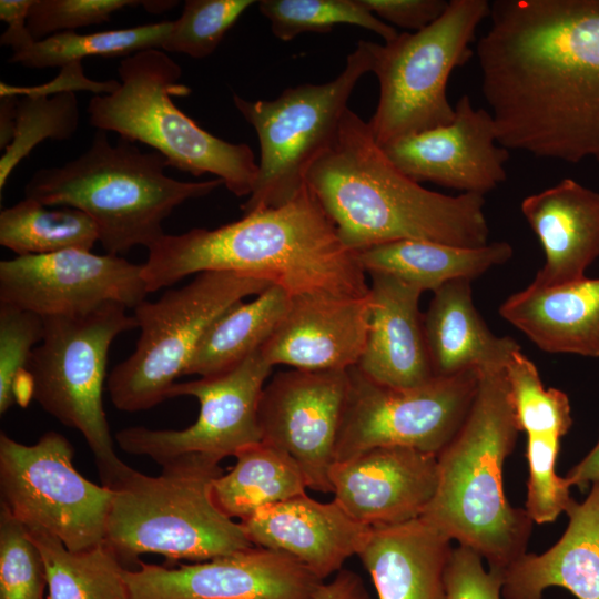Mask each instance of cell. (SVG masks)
Masks as SVG:
<instances>
[{
  "label": "cell",
  "mask_w": 599,
  "mask_h": 599,
  "mask_svg": "<svg viewBox=\"0 0 599 599\" xmlns=\"http://www.w3.org/2000/svg\"><path fill=\"white\" fill-rule=\"evenodd\" d=\"M476 44L507 150L599 162V0H496Z\"/></svg>",
  "instance_id": "cell-1"
},
{
  "label": "cell",
  "mask_w": 599,
  "mask_h": 599,
  "mask_svg": "<svg viewBox=\"0 0 599 599\" xmlns=\"http://www.w3.org/2000/svg\"><path fill=\"white\" fill-rule=\"evenodd\" d=\"M483 558L458 545L451 549L446 572V599H501L502 571L486 569Z\"/></svg>",
  "instance_id": "cell-42"
},
{
  "label": "cell",
  "mask_w": 599,
  "mask_h": 599,
  "mask_svg": "<svg viewBox=\"0 0 599 599\" xmlns=\"http://www.w3.org/2000/svg\"><path fill=\"white\" fill-rule=\"evenodd\" d=\"M356 253L365 273L388 274L423 292H435L448 282L473 281L507 263L514 250L504 241L464 247L427 240H400Z\"/></svg>",
  "instance_id": "cell-28"
},
{
  "label": "cell",
  "mask_w": 599,
  "mask_h": 599,
  "mask_svg": "<svg viewBox=\"0 0 599 599\" xmlns=\"http://www.w3.org/2000/svg\"><path fill=\"white\" fill-rule=\"evenodd\" d=\"M369 296L305 294L291 297L277 327L261 347L264 359L304 370H347L367 339Z\"/></svg>",
  "instance_id": "cell-20"
},
{
  "label": "cell",
  "mask_w": 599,
  "mask_h": 599,
  "mask_svg": "<svg viewBox=\"0 0 599 599\" xmlns=\"http://www.w3.org/2000/svg\"><path fill=\"white\" fill-rule=\"evenodd\" d=\"M32 0H1L0 19L8 23L0 38L2 45L11 47L13 53L28 49L35 40L32 38L27 19Z\"/></svg>",
  "instance_id": "cell-45"
},
{
  "label": "cell",
  "mask_w": 599,
  "mask_h": 599,
  "mask_svg": "<svg viewBox=\"0 0 599 599\" xmlns=\"http://www.w3.org/2000/svg\"><path fill=\"white\" fill-rule=\"evenodd\" d=\"M73 456L70 441L54 430L33 445L0 434L1 504L28 529L78 551L104 544L114 490L83 477Z\"/></svg>",
  "instance_id": "cell-12"
},
{
  "label": "cell",
  "mask_w": 599,
  "mask_h": 599,
  "mask_svg": "<svg viewBox=\"0 0 599 599\" xmlns=\"http://www.w3.org/2000/svg\"><path fill=\"white\" fill-rule=\"evenodd\" d=\"M28 530L45 565L44 599H129L125 567L105 542L72 551L48 532Z\"/></svg>",
  "instance_id": "cell-31"
},
{
  "label": "cell",
  "mask_w": 599,
  "mask_h": 599,
  "mask_svg": "<svg viewBox=\"0 0 599 599\" xmlns=\"http://www.w3.org/2000/svg\"><path fill=\"white\" fill-rule=\"evenodd\" d=\"M369 276V325L356 367L374 382L390 387L427 383L435 375L419 311L423 291L388 274Z\"/></svg>",
  "instance_id": "cell-22"
},
{
  "label": "cell",
  "mask_w": 599,
  "mask_h": 599,
  "mask_svg": "<svg viewBox=\"0 0 599 599\" xmlns=\"http://www.w3.org/2000/svg\"><path fill=\"white\" fill-rule=\"evenodd\" d=\"M423 323L435 376L502 370L521 349L514 338L488 328L474 305L469 280H455L433 292Z\"/></svg>",
  "instance_id": "cell-27"
},
{
  "label": "cell",
  "mask_w": 599,
  "mask_h": 599,
  "mask_svg": "<svg viewBox=\"0 0 599 599\" xmlns=\"http://www.w3.org/2000/svg\"><path fill=\"white\" fill-rule=\"evenodd\" d=\"M141 3L134 0H32L27 26L38 41L60 32L104 23L113 12Z\"/></svg>",
  "instance_id": "cell-41"
},
{
  "label": "cell",
  "mask_w": 599,
  "mask_h": 599,
  "mask_svg": "<svg viewBox=\"0 0 599 599\" xmlns=\"http://www.w3.org/2000/svg\"><path fill=\"white\" fill-rule=\"evenodd\" d=\"M98 241L94 222L74 207L48 206L24 197L0 212V244L17 256L91 251Z\"/></svg>",
  "instance_id": "cell-32"
},
{
  "label": "cell",
  "mask_w": 599,
  "mask_h": 599,
  "mask_svg": "<svg viewBox=\"0 0 599 599\" xmlns=\"http://www.w3.org/2000/svg\"><path fill=\"white\" fill-rule=\"evenodd\" d=\"M451 540L423 518L372 527L357 557L378 599H446Z\"/></svg>",
  "instance_id": "cell-25"
},
{
  "label": "cell",
  "mask_w": 599,
  "mask_h": 599,
  "mask_svg": "<svg viewBox=\"0 0 599 599\" xmlns=\"http://www.w3.org/2000/svg\"><path fill=\"white\" fill-rule=\"evenodd\" d=\"M119 88L94 95L88 105L90 124L113 131L162 154L170 166L194 176L214 174L236 196H250L258 173L252 149L202 129L176 106L172 97L191 89L179 83L182 68L161 49L123 58Z\"/></svg>",
  "instance_id": "cell-7"
},
{
  "label": "cell",
  "mask_w": 599,
  "mask_h": 599,
  "mask_svg": "<svg viewBox=\"0 0 599 599\" xmlns=\"http://www.w3.org/2000/svg\"><path fill=\"white\" fill-rule=\"evenodd\" d=\"M44 335V318L33 312L0 303V413L16 400L21 375Z\"/></svg>",
  "instance_id": "cell-40"
},
{
  "label": "cell",
  "mask_w": 599,
  "mask_h": 599,
  "mask_svg": "<svg viewBox=\"0 0 599 599\" xmlns=\"http://www.w3.org/2000/svg\"><path fill=\"white\" fill-rule=\"evenodd\" d=\"M311 599H372L362 578L342 569L329 582H323Z\"/></svg>",
  "instance_id": "cell-46"
},
{
  "label": "cell",
  "mask_w": 599,
  "mask_h": 599,
  "mask_svg": "<svg viewBox=\"0 0 599 599\" xmlns=\"http://www.w3.org/2000/svg\"><path fill=\"white\" fill-rule=\"evenodd\" d=\"M17 95H1L0 101V148L6 149L12 141L17 119Z\"/></svg>",
  "instance_id": "cell-48"
},
{
  "label": "cell",
  "mask_w": 599,
  "mask_h": 599,
  "mask_svg": "<svg viewBox=\"0 0 599 599\" xmlns=\"http://www.w3.org/2000/svg\"><path fill=\"white\" fill-rule=\"evenodd\" d=\"M305 183L354 252L400 240L464 247L488 243L484 195L451 196L423 187L395 166L368 123L349 109Z\"/></svg>",
  "instance_id": "cell-3"
},
{
  "label": "cell",
  "mask_w": 599,
  "mask_h": 599,
  "mask_svg": "<svg viewBox=\"0 0 599 599\" xmlns=\"http://www.w3.org/2000/svg\"><path fill=\"white\" fill-rule=\"evenodd\" d=\"M272 368L258 349L226 372L175 383L167 398L193 396L200 404L191 426L180 430L128 427L115 439L125 453L148 456L161 466L192 455L219 463L235 456L262 440L258 406Z\"/></svg>",
  "instance_id": "cell-14"
},
{
  "label": "cell",
  "mask_w": 599,
  "mask_h": 599,
  "mask_svg": "<svg viewBox=\"0 0 599 599\" xmlns=\"http://www.w3.org/2000/svg\"><path fill=\"white\" fill-rule=\"evenodd\" d=\"M271 285L258 277L207 271L155 302H141L133 309L140 328L135 348L108 378L113 405L132 413L167 399L211 325L233 305Z\"/></svg>",
  "instance_id": "cell-10"
},
{
  "label": "cell",
  "mask_w": 599,
  "mask_h": 599,
  "mask_svg": "<svg viewBox=\"0 0 599 599\" xmlns=\"http://www.w3.org/2000/svg\"><path fill=\"white\" fill-rule=\"evenodd\" d=\"M489 13L486 0H451L428 27L375 44L379 98L367 123L379 146L453 122L455 108L446 94L449 75L474 55L470 44Z\"/></svg>",
  "instance_id": "cell-11"
},
{
  "label": "cell",
  "mask_w": 599,
  "mask_h": 599,
  "mask_svg": "<svg viewBox=\"0 0 599 599\" xmlns=\"http://www.w3.org/2000/svg\"><path fill=\"white\" fill-rule=\"evenodd\" d=\"M545 263L531 285L552 287L580 281L599 257V193L567 177L521 201Z\"/></svg>",
  "instance_id": "cell-23"
},
{
  "label": "cell",
  "mask_w": 599,
  "mask_h": 599,
  "mask_svg": "<svg viewBox=\"0 0 599 599\" xmlns=\"http://www.w3.org/2000/svg\"><path fill=\"white\" fill-rule=\"evenodd\" d=\"M142 264L70 248L0 262V303L44 317H78L109 303L128 309L146 300Z\"/></svg>",
  "instance_id": "cell-15"
},
{
  "label": "cell",
  "mask_w": 599,
  "mask_h": 599,
  "mask_svg": "<svg viewBox=\"0 0 599 599\" xmlns=\"http://www.w3.org/2000/svg\"><path fill=\"white\" fill-rule=\"evenodd\" d=\"M167 166L159 152H143L122 136L111 144L106 132L98 130L77 159L37 171L24 197L82 211L94 222L106 254L120 256L134 246L149 248L165 234L162 223L176 206L223 184L217 177L175 180L166 175Z\"/></svg>",
  "instance_id": "cell-5"
},
{
  "label": "cell",
  "mask_w": 599,
  "mask_h": 599,
  "mask_svg": "<svg viewBox=\"0 0 599 599\" xmlns=\"http://www.w3.org/2000/svg\"><path fill=\"white\" fill-rule=\"evenodd\" d=\"M78 124L75 93H60L51 98L22 95L18 99L14 135L0 160L1 192L12 170L38 143L45 139H70Z\"/></svg>",
  "instance_id": "cell-36"
},
{
  "label": "cell",
  "mask_w": 599,
  "mask_h": 599,
  "mask_svg": "<svg viewBox=\"0 0 599 599\" xmlns=\"http://www.w3.org/2000/svg\"><path fill=\"white\" fill-rule=\"evenodd\" d=\"M171 27L172 21L165 20L88 34L60 32L34 41L22 52L12 53L8 61L26 68L44 69L62 68L88 57L125 58L144 50H162Z\"/></svg>",
  "instance_id": "cell-33"
},
{
  "label": "cell",
  "mask_w": 599,
  "mask_h": 599,
  "mask_svg": "<svg viewBox=\"0 0 599 599\" xmlns=\"http://www.w3.org/2000/svg\"><path fill=\"white\" fill-rule=\"evenodd\" d=\"M120 85L118 80L94 81L84 75L81 61L71 62L61 68L57 78L52 81L33 87H16L7 83H0L1 95H43L60 93H75L80 90H87L95 95L113 93Z\"/></svg>",
  "instance_id": "cell-44"
},
{
  "label": "cell",
  "mask_w": 599,
  "mask_h": 599,
  "mask_svg": "<svg viewBox=\"0 0 599 599\" xmlns=\"http://www.w3.org/2000/svg\"><path fill=\"white\" fill-rule=\"evenodd\" d=\"M377 18L400 28L419 31L436 21L447 9L445 0H361Z\"/></svg>",
  "instance_id": "cell-43"
},
{
  "label": "cell",
  "mask_w": 599,
  "mask_h": 599,
  "mask_svg": "<svg viewBox=\"0 0 599 599\" xmlns=\"http://www.w3.org/2000/svg\"><path fill=\"white\" fill-rule=\"evenodd\" d=\"M238 522L254 546L291 557L322 580L358 555L372 529L335 500L322 502L306 493L264 506Z\"/></svg>",
  "instance_id": "cell-21"
},
{
  "label": "cell",
  "mask_w": 599,
  "mask_h": 599,
  "mask_svg": "<svg viewBox=\"0 0 599 599\" xmlns=\"http://www.w3.org/2000/svg\"><path fill=\"white\" fill-rule=\"evenodd\" d=\"M253 0H186L162 50L194 59L211 55Z\"/></svg>",
  "instance_id": "cell-37"
},
{
  "label": "cell",
  "mask_w": 599,
  "mask_h": 599,
  "mask_svg": "<svg viewBox=\"0 0 599 599\" xmlns=\"http://www.w3.org/2000/svg\"><path fill=\"white\" fill-rule=\"evenodd\" d=\"M519 433L505 369L479 372L463 425L437 455V489L420 517L502 572L527 552L534 525L504 491V464Z\"/></svg>",
  "instance_id": "cell-4"
},
{
  "label": "cell",
  "mask_w": 599,
  "mask_h": 599,
  "mask_svg": "<svg viewBox=\"0 0 599 599\" xmlns=\"http://www.w3.org/2000/svg\"><path fill=\"white\" fill-rule=\"evenodd\" d=\"M347 370L280 372L261 396L262 440L287 453L315 491L332 493L329 475L346 404Z\"/></svg>",
  "instance_id": "cell-16"
},
{
  "label": "cell",
  "mask_w": 599,
  "mask_h": 599,
  "mask_svg": "<svg viewBox=\"0 0 599 599\" xmlns=\"http://www.w3.org/2000/svg\"><path fill=\"white\" fill-rule=\"evenodd\" d=\"M47 570L28 528L0 507V599H44Z\"/></svg>",
  "instance_id": "cell-38"
},
{
  "label": "cell",
  "mask_w": 599,
  "mask_h": 599,
  "mask_svg": "<svg viewBox=\"0 0 599 599\" xmlns=\"http://www.w3.org/2000/svg\"><path fill=\"white\" fill-rule=\"evenodd\" d=\"M505 375L520 432L560 438L569 432L572 418L567 394L546 388L536 365L521 349L511 355Z\"/></svg>",
  "instance_id": "cell-35"
},
{
  "label": "cell",
  "mask_w": 599,
  "mask_h": 599,
  "mask_svg": "<svg viewBox=\"0 0 599 599\" xmlns=\"http://www.w3.org/2000/svg\"><path fill=\"white\" fill-rule=\"evenodd\" d=\"M348 390L335 463L380 446H402L438 455L463 425L475 398L479 372L434 376L396 388L348 370Z\"/></svg>",
  "instance_id": "cell-13"
},
{
  "label": "cell",
  "mask_w": 599,
  "mask_h": 599,
  "mask_svg": "<svg viewBox=\"0 0 599 599\" xmlns=\"http://www.w3.org/2000/svg\"><path fill=\"white\" fill-rule=\"evenodd\" d=\"M177 1H142V4L150 12H163L174 7Z\"/></svg>",
  "instance_id": "cell-49"
},
{
  "label": "cell",
  "mask_w": 599,
  "mask_h": 599,
  "mask_svg": "<svg viewBox=\"0 0 599 599\" xmlns=\"http://www.w3.org/2000/svg\"><path fill=\"white\" fill-rule=\"evenodd\" d=\"M499 314L547 353L599 357V278L529 284L504 301Z\"/></svg>",
  "instance_id": "cell-26"
},
{
  "label": "cell",
  "mask_w": 599,
  "mask_h": 599,
  "mask_svg": "<svg viewBox=\"0 0 599 599\" xmlns=\"http://www.w3.org/2000/svg\"><path fill=\"white\" fill-rule=\"evenodd\" d=\"M560 437L528 435L526 459L528 465L526 511L534 524L554 522L565 512L570 497V486L565 477L556 474L560 451Z\"/></svg>",
  "instance_id": "cell-39"
},
{
  "label": "cell",
  "mask_w": 599,
  "mask_h": 599,
  "mask_svg": "<svg viewBox=\"0 0 599 599\" xmlns=\"http://www.w3.org/2000/svg\"><path fill=\"white\" fill-rule=\"evenodd\" d=\"M413 181L432 182L463 193L485 195L502 183L509 150L497 141L489 111L474 108L464 94L449 124L410 134L380 146Z\"/></svg>",
  "instance_id": "cell-18"
},
{
  "label": "cell",
  "mask_w": 599,
  "mask_h": 599,
  "mask_svg": "<svg viewBox=\"0 0 599 599\" xmlns=\"http://www.w3.org/2000/svg\"><path fill=\"white\" fill-rule=\"evenodd\" d=\"M126 309L109 303L83 316L44 317L43 338L27 368L31 397L81 433L102 485L111 489L133 470L115 454L102 400L110 346L118 335L138 327Z\"/></svg>",
  "instance_id": "cell-8"
},
{
  "label": "cell",
  "mask_w": 599,
  "mask_h": 599,
  "mask_svg": "<svg viewBox=\"0 0 599 599\" xmlns=\"http://www.w3.org/2000/svg\"><path fill=\"white\" fill-rule=\"evenodd\" d=\"M142 278L148 293L191 274L233 272L266 280L291 297L369 293L357 253L342 242L334 222L305 184L290 202L244 214L216 229L162 235L148 248Z\"/></svg>",
  "instance_id": "cell-2"
},
{
  "label": "cell",
  "mask_w": 599,
  "mask_h": 599,
  "mask_svg": "<svg viewBox=\"0 0 599 599\" xmlns=\"http://www.w3.org/2000/svg\"><path fill=\"white\" fill-rule=\"evenodd\" d=\"M220 463L192 455L162 466L159 476L133 469L115 485L105 544L122 564L142 554L169 561H206L254 545L213 497Z\"/></svg>",
  "instance_id": "cell-6"
},
{
  "label": "cell",
  "mask_w": 599,
  "mask_h": 599,
  "mask_svg": "<svg viewBox=\"0 0 599 599\" xmlns=\"http://www.w3.org/2000/svg\"><path fill=\"white\" fill-rule=\"evenodd\" d=\"M227 474L214 480L219 508L238 521L257 509L306 493L307 481L297 463L282 449L263 440L235 456Z\"/></svg>",
  "instance_id": "cell-30"
},
{
  "label": "cell",
  "mask_w": 599,
  "mask_h": 599,
  "mask_svg": "<svg viewBox=\"0 0 599 599\" xmlns=\"http://www.w3.org/2000/svg\"><path fill=\"white\" fill-rule=\"evenodd\" d=\"M124 569L129 599H311L324 580L291 557L250 547L179 568Z\"/></svg>",
  "instance_id": "cell-17"
},
{
  "label": "cell",
  "mask_w": 599,
  "mask_h": 599,
  "mask_svg": "<svg viewBox=\"0 0 599 599\" xmlns=\"http://www.w3.org/2000/svg\"><path fill=\"white\" fill-rule=\"evenodd\" d=\"M375 44L359 40L344 70L329 82L287 88L275 100L251 101L233 94L235 108L260 142L258 173L241 205L244 214L281 206L305 186L312 164L337 139L357 81L373 72Z\"/></svg>",
  "instance_id": "cell-9"
},
{
  "label": "cell",
  "mask_w": 599,
  "mask_h": 599,
  "mask_svg": "<svg viewBox=\"0 0 599 599\" xmlns=\"http://www.w3.org/2000/svg\"><path fill=\"white\" fill-rule=\"evenodd\" d=\"M255 296L252 302L233 305L211 325L185 375L221 374L261 349L285 315L291 296L274 284Z\"/></svg>",
  "instance_id": "cell-29"
},
{
  "label": "cell",
  "mask_w": 599,
  "mask_h": 599,
  "mask_svg": "<svg viewBox=\"0 0 599 599\" xmlns=\"http://www.w3.org/2000/svg\"><path fill=\"white\" fill-rule=\"evenodd\" d=\"M565 479L570 487L576 486L581 491L599 479V439L585 458L567 473Z\"/></svg>",
  "instance_id": "cell-47"
},
{
  "label": "cell",
  "mask_w": 599,
  "mask_h": 599,
  "mask_svg": "<svg viewBox=\"0 0 599 599\" xmlns=\"http://www.w3.org/2000/svg\"><path fill=\"white\" fill-rule=\"evenodd\" d=\"M565 512L568 526L554 546L540 555L526 552L504 570V599H542L551 587L577 599H599V479Z\"/></svg>",
  "instance_id": "cell-24"
},
{
  "label": "cell",
  "mask_w": 599,
  "mask_h": 599,
  "mask_svg": "<svg viewBox=\"0 0 599 599\" xmlns=\"http://www.w3.org/2000/svg\"><path fill=\"white\" fill-rule=\"evenodd\" d=\"M329 479L333 500L358 522L404 524L420 518L435 496L437 456L409 447H375L336 461Z\"/></svg>",
  "instance_id": "cell-19"
},
{
  "label": "cell",
  "mask_w": 599,
  "mask_h": 599,
  "mask_svg": "<svg viewBox=\"0 0 599 599\" xmlns=\"http://www.w3.org/2000/svg\"><path fill=\"white\" fill-rule=\"evenodd\" d=\"M258 10L282 41L306 32H329L339 24L367 29L385 42L398 35L394 27L378 19L361 0H262Z\"/></svg>",
  "instance_id": "cell-34"
}]
</instances>
